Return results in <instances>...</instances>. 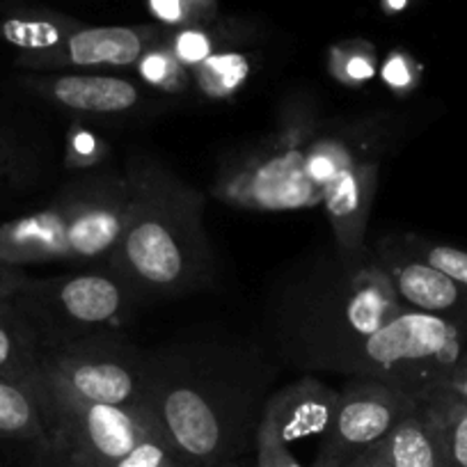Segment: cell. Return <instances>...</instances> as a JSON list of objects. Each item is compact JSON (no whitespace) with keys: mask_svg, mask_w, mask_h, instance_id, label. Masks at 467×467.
<instances>
[{"mask_svg":"<svg viewBox=\"0 0 467 467\" xmlns=\"http://www.w3.org/2000/svg\"><path fill=\"white\" fill-rule=\"evenodd\" d=\"M127 177L129 223L106 264L140 296L195 291L213 271L202 192L156 161H129Z\"/></svg>","mask_w":467,"mask_h":467,"instance_id":"obj_4","label":"cell"},{"mask_svg":"<svg viewBox=\"0 0 467 467\" xmlns=\"http://www.w3.org/2000/svg\"><path fill=\"white\" fill-rule=\"evenodd\" d=\"M253 467H305L296 458L294 449L277 431L275 421L262 412L257 438H254V465Z\"/></svg>","mask_w":467,"mask_h":467,"instance_id":"obj_23","label":"cell"},{"mask_svg":"<svg viewBox=\"0 0 467 467\" xmlns=\"http://www.w3.org/2000/svg\"><path fill=\"white\" fill-rule=\"evenodd\" d=\"M106 154L101 140L92 136L89 131H83V129H74L67 138V159H69L71 165L76 168H89L92 163H99L97 159Z\"/></svg>","mask_w":467,"mask_h":467,"instance_id":"obj_25","label":"cell"},{"mask_svg":"<svg viewBox=\"0 0 467 467\" xmlns=\"http://www.w3.org/2000/svg\"><path fill=\"white\" fill-rule=\"evenodd\" d=\"M127 172H85L44 209L0 224V262L16 268L39 264H106L129 223Z\"/></svg>","mask_w":467,"mask_h":467,"instance_id":"obj_5","label":"cell"},{"mask_svg":"<svg viewBox=\"0 0 467 467\" xmlns=\"http://www.w3.org/2000/svg\"><path fill=\"white\" fill-rule=\"evenodd\" d=\"M408 309L447 318L467 330V289L447 273L415 257L401 236H389L374 250Z\"/></svg>","mask_w":467,"mask_h":467,"instance_id":"obj_12","label":"cell"},{"mask_svg":"<svg viewBox=\"0 0 467 467\" xmlns=\"http://www.w3.org/2000/svg\"><path fill=\"white\" fill-rule=\"evenodd\" d=\"M341 71H344V78L350 83H360L374 76V60L371 56H362V53H353L348 60H341Z\"/></svg>","mask_w":467,"mask_h":467,"instance_id":"obj_31","label":"cell"},{"mask_svg":"<svg viewBox=\"0 0 467 467\" xmlns=\"http://www.w3.org/2000/svg\"><path fill=\"white\" fill-rule=\"evenodd\" d=\"M174 53H177L179 60L183 62L186 67H197L202 60H206L211 53V42L204 33L200 30H183L174 37L172 42Z\"/></svg>","mask_w":467,"mask_h":467,"instance_id":"obj_26","label":"cell"},{"mask_svg":"<svg viewBox=\"0 0 467 467\" xmlns=\"http://www.w3.org/2000/svg\"><path fill=\"white\" fill-rule=\"evenodd\" d=\"M28 273L24 268L10 266V264L0 262V303H7L16 296V291L26 285Z\"/></svg>","mask_w":467,"mask_h":467,"instance_id":"obj_29","label":"cell"},{"mask_svg":"<svg viewBox=\"0 0 467 467\" xmlns=\"http://www.w3.org/2000/svg\"><path fill=\"white\" fill-rule=\"evenodd\" d=\"M138 69L145 76L147 83L156 85L168 92H183L191 83V71L177 57L172 47L156 42L154 47L147 48L145 56L138 60Z\"/></svg>","mask_w":467,"mask_h":467,"instance_id":"obj_20","label":"cell"},{"mask_svg":"<svg viewBox=\"0 0 467 467\" xmlns=\"http://www.w3.org/2000/svg\"><path fill=\"white\" fill-rule=\"evenodd\" d=\"M389 3H392V7H403V3H406V0H389Z\"/></svg>","mask_w":467,"mask_h":467,"instance_id":"obj_34","label":"cell"},{"mask_svg":"<svg viewBox=\"0 0 467 467\" xmlns=\"http://www.w3.org/2000/svg\"><path fill=\"white\" fill-rule=\"evenodd\" d=\"M24 85L30 92L65 110L85 115H122L140 103L142 94L136 83L119 76L78 74V71H57V74L26 76Z\"/></svg>","mask_w":467,"mask_h":467,"instance_id":"obj_13","label":"cell"},{"mask_svg":"<svg viewBox=\"0 0 467 467\" xmlns=\"http://www.w3.org/2000/svg\"><path fill=\"white\" fill-rule=\"evenodd\" d=\"M262 362L218 346H172L150 356V406L161 433L188 467H232L254 451L262 421Z\"/></svg>","mask_w":467,"mask_h":467,"instance_id":"obj_2","label":"cell"},{"mask_svg":"<svg viewBox=\"0 0 467 467\" xmlns=\"http://www.w3.org/2000/svg\"><path fill=\"white\" fill-rule=\"evenodd\" d=\"M408 309L374 250H341L294 271L277 291L273 332L296 365L337 371L380 326Z\"/></svg>","mask_w":467,"mask_h":467,"instance_id":"obj_3","label":"cell"},{"mask_svg":"<svg viewBox=\"0 0 467 467\" xmlns=\"http://www.w3.org/2000/svg\"><path fill=\"white\" fill-rule=\"evenodd\" d=\"M151 10L165 24H186L197 16L192 0H151Z\"/></svg>","mask_w":467,"mask_h":467,"instance_id":"obj_27","label":"cell"},{"mask_svg":"<svg viewBox=\"0 0 467 467\" xmlns=\"http://www.w3.org/2000/svg\"><path fill=\"white\" fill-rule=\"evenodd\" d=\"M142 296L108 264L33 277L10 300L33 326L42 350L99 335H122Z\"/></svg>","mask_w":467,"mask_h":467,"instance_id":"obj_6","label":"cell"},{"mask_svg":"<svg viewBox=\"0 0 467 467\" xmlns=\"http://www.w3.org/2000/svg\"><path fill=\"white\" fill-rule=\"evenodd\" d=\"M401 241L415 257L424 259L438 271L447 273L449 277H453L458 285L467 289V250L456 248V245L435 244V241L421 239L415 234H406V236H401Z\"/></svg>","mask_w":467,"mask_h":467,"instance_id":"obj_22","label":"cell"},{"mask_svg":"<svg viewBox=\"0 0 467 467\" xmlns=\"http://www.w3.org/2000/svg\"><path fill=\"white\" fill-rule=\"evenodd\" d=\"M78 28V21L67 16L24 12L0 21V39H5L19 53H37L57 47Z\"/></svg>","mask_w":467,"mask_h":467,"instance_id":"obj_18","label":"cell"},{"mask_svg":"<svg viewBox=\"0 0 467 467\" xmlns=\"http://www.w3.org/2000/svg\"><path fill=\"white\" fill-rule=\"evenodd\" d=\"M399 145V122L376 112L289 117L271 136L220 165L213 195L248 211L321 209L341 250L365 248L380 170Z\"/></svg>","mask_w":467,"mask_h":467,"instance_id":"obj_1","label":"cell"},{"mask_svg":"<svg viewBox=\"0 0 467 467\" xmlns=\"http://www.w3.org/2000/svg\"><path fill=\"white\" fill-rule=\"evenodd\" d=\"M467 348V330L433 317L403 309L371 332L339 365L348 379H374L410 397L438 389Z\"/></svg>","mask_w":467,"mask_h":467,"instance_id":"obj_7","label":"cell"},{"mask_svg":"<svg viewBox=\"0 0 467 467\" xmlns=\"http://www.w3.org/2000/svg\"><path fill=\"white\" fill-rule=\"evenodd\" d=\"M0 438L48 447L51 433L42 401L30 385L0 376Z\"/></svg>","mask_w":467,"mask_h":467,"instance_id":"obj_16","label":"cell"},{"mask_svg":"<svg viewBox=\"0 0 467 467\" xmlns=\"http://www.w3.org/2000/svg\"><path fill=\"white\" fill-rule=\"evenodd\" d=\"M33 389L42 401L51 444L60 449L74 467H112L138 444L156 433L150 406H108L47 388L35 380Z\"/></svg>","mask_w":467,"mask_h":467,"instance_id":"obj_9","label":"cell"},{"mask_svg":"<svg viewBox=\"0 0 467 467\" xmlns=\"http://www.w3.org/2000/svg\"><path fill=\"white\" fill-rule=\"evenodd\" d=\"M232 467H245V465H232Z\"/></svg>","mask_w":467,"mask_h":467,"instance_id":"obj_35","label":"cell"},{"mask_svg":"<svg viewBox=\"0 0 467 467\" xmlns=\"http://www.w3.org/2000/svg\"><path fill=\"white\" fill-rule=\"evenodd\" d=\"M161 42L156 26H101L78 28L57 47L37 53H19L16 67L33 74H57L78 69H122L138 65L147 48Z\"/></svg>","mask_w":467,"mask_h":467,"instance_id":"obj_11","label":"cell"},{"mask_svg":"<svg viewBox=\"0 0 467 467\" xmlns=\"http://www.w3.org/2000/svg\"><path fill=\"white\" fill-rule=\"evenodd\" d=\"M344 467H444L438 426L424 399L385 438Z\"/></svg>","mask_w":467,"mask_h":467,"instance_id":"obj_14","label":"cell"},{"mask_svg":"<svg viewBox=\"0 0 467 467\" xmlns=\"http://www.w3.org/2000/svg\"><path fill=\"white\" fill-rule=\"evenodd\" d=\"M39 383L108 406H140L150 388V353L122 335H99L42 350Z\"/></svg>","mask_w":467,"mask_h":467,"instance_id":"obj_8","label":"cell"},{"mask_svg":"<svg viewBox=\"0 0 467 467\" xmlns=\"http://www.w3.org/2000/svg\"><path fill=\"white\" fill-rule=\"evenodd\" d=\"M309 467H344V465H337V462H327V461H318V458H314V462Z\"/></svg>","mask_w":467,"mask_h":467,"instance_id":"obj_33","label":"cell"},{"mask_svg":"<svg viewBox=\"0 0 467 467\" xmlns=\"http://www.w3.org/2000/svg\"><path fill=\"white\" fill-rule=\"evenodd\" d=\"M438 389H442V392H449L453 394V397L467 401V348L462 350L461 360H458L456 367L449 371L447 379L440 383Z\"/></svg>","mask_w":467,"mask_h":467,"instance_id":"obj_30","label":"cell"},{"mask_svg":"<svg viewBox=\"0 0 467 467\" xmlns=\"http://www.w3.org/2000/svg\"><path fill=\"white\" fill-rule=\"evenodd\" d=\"M30 467H74V462L65 456L57 447H33V461Z\"/></svg>","mask_w":467,"mask_h":467,"instance_id":"obj_32","label":"cell"},{"mask_svg":"<svg viewBox=\"0 0 467 467\" xmlns=\"http://www.w3.org/2000/svg\"><path fill=\"white\" fill-rule=\"evenodd\" d=\"M421 399L438 426L444 467H467V401L442 389H431Z\"/></svg>","mask_w":467,"mask_h":467,"instance_id":"obj_19","label":"cell"},{"mask_svg":"<svg viewBox=\"0 0 467 467\" xmlns=\"http://www.w3.org/2000/svg\"><path fill=\"white\" fill-rule=\"evenodd\" d=\"M42 346L33 326L10 300L0 303V376L33 388Z\"/></svg>","mask_w":467,"mask_h":467,"instance_id":"obj_17","label":"cell"},{"mask_svg":"<svg viewBox=\"0 0 467 467\" xmlns=\"http://www.w3.org/2000/svg\"><path fill=\"white\" fill-rule=\"evenodd\" d=\"M21 163H24V156H21L19 147L0 131V186H5L10 179L19 174Z\"/></svg>","mask_w":467,"mask_h":467,"instance_id":"obj_28","label":"cell"},{"mask_svg":"<svg viewBox=\"0 0 467 467\" xmlns=\"http://www.w3.org/2000/svg\"><path fill=\"white\" fill-rule=\"evenodd\" d=\"M339 392L317 379H305L271 394L264 412L275 421L277 431L289 444L326 433L335 415Z\"/></svg>","mask_w":467,"mask_h":467,"instance_id":"obj_15","label":"cell"},{"mask_svg":"<svg viewBox=\"0 0 467 467\" xmlns=\"http://www.w3.org/2000/svg\"><path fill=\"white\" fill-rule=\"evenodd\" d=\"M195 80L211 94V97H223L244 83L248 76V62L241 56H209L195 67Z\"/></svg>","mask_w":467,"mask_h":467,"instance_id":"obj_21","label":"cell"},{"mask_svg":"<svg viewBox=\"0 0 467 467\" xmlns=\"http://www.w3.org/2000/svg\"><path fill=\"white\" fill-rule=\"evenodd\" d=\"M112 467H188L179 458V453L170 447L168 440L163 438L161 431L151 433L150 438L142 440L131 453L117 461Z\"/></svg>","mask_w":467,"mask_h":467,"instance_id":"obj_24","label":"cell"},{"mask_svg":"<svg viewBox=\"0 0 467 467\" xmlns=\"http://www.w3.org/2000/svg\"><path fill=\"white\" fill-rule=\"evenodd\" d=\"M420 399L374 379H348L337 399L330 426L318 440V461L346 465L348 461L379 442Z\"/></svg>","mask_w":467,"mask_h":467,"instance_id":"obj_10","label":"cell"}]
</instances>
